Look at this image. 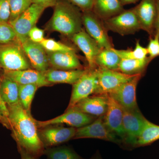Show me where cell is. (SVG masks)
I'll return each instance as SVG.
<instances>
[{"mask_svg":"<svg viewBox=\"0 0 159 159\" xmlns=\"http://www.w3.org/2000/svg\"><path fill=\"white\" fill-rule=\"evenodd\" d=\"M139 1L140 0H119L120 2L123 6L125 5H129V4H134Z\"/></svg>","mask_w":159,"mask_h":159,"instance_id":"obj_41","label":"cell"},{"mask_svg":"<svg viewBox=\"0 0 159 159\" xmlns=\"http://www.w3.org/2000/svg\"><path fill=\"white\" fill-rule=\"evenodd\" d=\"M19 85L16 82L2 75L0 94L6 106L19 102Z\"/></svg>","mask_w":159,"mask_h":159,"instance_id":"obj_23","label":"cell"},{"mask_svg":"<svg viewBox=\"0 0 159 159\" xmlns=\"http://www.w3.org/2000/svg\"><path fill=\"white\" fill-rule=\"evenodd\" d=\"M10 17L9 22L13 21L32 4L31 0H9Z\"/></svg>","mask_w":159,"mask_h":159,"instance_id":"obj_29","label":"cell"},{"mask_svg":"<svg viewBox=\"0 0 159 159\" xmlns=\"http://www.w3.org/2000/svg\"><path fill=\"white\" fill-rule=\"evenodd\" d=\"M98 88L95 94L106 95L138 75H127L118 70L97 68Z\"/></svg>","mask_w":159,"mask_h":159,"instance_id":"obj_8","label":"cell"},{"mask_svg":"<svg viewBox=\"0 0 159 159\" xmlns=\"http://www.w3.org/2000/svg\"><path fill=\"white\" fill-rule=\"evenodd\" d=\"M157 15L155 24L154 35H157L159 37V0H157Z\"/></svg>","mask_w":159,"mask_h":159,"instance_id":"obj_39","label":"cell"},{"mask_svg":"<svg viewBox=\"0 0 159 159\" xmlns=\"http://www.w3.org/2000/svg\"><path fill=\"white\" fill-rule=\"evenodd\" d=\"M17 39L11 25L8 23L0 22V43H6Z\"/></svg>","mask_w":159,"mask_h":159,"instance_id":"obj_32","label":"cell"},{"mask_svg":"<svg viewBox=\"0 0 159 159\" xmlns=\"http://www.w3.org/2000/svg\"><path fill=\"white\" fill-rule=\"evenodd\" d=\"M142 74H138L129 81L119 86L108 95L112 97L125 109L138 108L136 100V89Z\"/></svg>","mask_w":159,"mask_h":159,"instance_id":"obj_11","label":"cell"},{"mask_svg":"<svg viewBox=\"0 0 159 159\" xmlns=\"http://www.w3.org/2000/svg\"><path fill=\"white\" fill-rule=\"evenodd\" d=\"M21 45L31 67L43 74L49 70L47 52L40 43L33 42L28 38Z\"/></svg>","mask_w":159,"mask_h":159,"instance_id":"obj_15","label":"cell"},{"mask_svg":"<svg viewBox=\"0 0 159 159\" xmlns=\"http://www.w3.org/2000/svg\"><path fill=\"white\" fill-rule=\"evenodd\" d=\"M2 76H1L0 74V87H1V81H2ZM0 108L4 116L8 119V116H9V111H8V108L6 103L3 101L1 97V94H0Z\"/></svg>","mask_w":159,"mask_h":159,"instance_id":"obj_38","label":"cell"},{"mask_svg":"<svg viewBox=\"0 0 159 159\" xmlns=\"http://www.w3.org/2000/svg\"><path fill=\"white\" fill-rule=\"evenodd\" d=\"M83 25L88 33L93 39L102 49L113 48L103 21L92 11L82 12Z\"/></svg>","mask_w":159,"mask_h":159,"instance_id":"obj_5","label":"cell"},{"mask_svg":"<svg viewBox=\"0 0 159 159\" xmlns=\"http://www.w3.org/2000/svg\"><path fill=\"white\" fill-rule=\"evenodd\" d=\"M97 68L86 69L85 73L73 84L67 109L74 107L80 100L87 98L92 94H96L98 85Z\"/></svg>","mask_w":159,"mask_h":159,"instance_id":"obj_4","label":"cell"},{"mask_svg":"<svg viewBox=\"0 0 159 159\" xmlns=\"http://www.w3.org/2000/svg\"><path fill=\"white\" fill-rule=\"evenodd\" d=\"M45 9L42 6L32 4L19 17L9 23L13 28L18 40L21 43L29 38V31L35 26Z\"/></svg>","mask_w":159,"mask_h":159,"instance_id":"obj_7","label":"cell"},{"mask_svg":"<svg viewBox=\"0 0 159 159\" xmlns=\"http://www.w3.org/2000/svg\"><path fill=\"white\" fill-rule=\"evenodd\" d=\"M124 10L119 0H94L92 11L104 20L116 16Z\"/></svg>","mask_w":159,"mask_h":159,"instance_id":"obj_22","label":"cell"},{"mask_svg":"<svg viewBox=\"0 0 159 159\" xmlns=\"http://www.w3.org/2000/svg\"><path fill=\"white\" fill-rule=\"evenodd\" d=\"M22 157V159H34L31 157L29 156L28 155L25 154H24L23 155Z\"/></svg>","mask_w":159,"mask_h":159,"instance_id":"obj_42","label":"cell"},{"mask_svg":"<svg viewBox=\"0 0 159 159\" xmlns=\"http://www.w3.org/2000/svg\"><path fill=\"white\" fill-rule=\"evenodd\" d=\"M159 140V125L146 120L138 141L137 146L150 145Z\"/></svg>","mask_w":159,"mask_h":159,"instance_id":"obj_26","label":"cell"},{"mask_svg":"<svg viewBox=\"0 0 159 159\" xmlns=\"http://www.w3.org/2000/svg\"><path fill=\"white\" fill-rule=\"evenodd\" d=\"M32 4H36L45 9L54 7L59 0H31Z\"/></svg>","mask_w":159,"mask_h":159,"instance_id":"obj_37","label":"cell"},{"mask_svg":"<svg viewBox=\"0 0 159 159\" xmlns=\"http://www.w3.org/2000/svg\"><path fill=\"white\" fill-rule=\"evenodd\" d=\"M0 122L2 124L3 126H5L6 128L10 129H11L9 119L4 116L1 110V108H0Z\"/></svg>","mask_w":159,"mask_h":159,"instance_id":"obj_40","label":"cell"},{"mask_svg":"<svg viewBox=\"0 0 159 159\" xmlns=\"http://www.w3.org/2000/svg\"><path fill=\"white\" fill-rule=\"evenodd\" d=\"M71 39L85 55L88 63V68L90 69L97 68L95 64V60L97 55L102 49L99 47L97 42L84 29L73 35Z\"/></svg>","mask_w":159,"mask_h":159,"instance_id":"obj_16","label":"cell"},{"mask_svg":"<svg viewBox=\"0 0 159 159\" xmlns=\"http://www.w3.org/2000/svg\"><path fill=\"white\" fill-rule=\"evenodd\" d=\"M50 159H80L77 154L66 148L53 149L48 152Z\"/></svg>","mask_w":159,"mask_h":159,"instance_id":"obj_31","label":"cell"},{"mask_svg":"<svg viewBox=\"0 0 159 159\" xmlns=\"http://www.w3.org/2000/svg\"><path fill=\"white\" fill-rule=\"evenodd\" d=\"M2 75L16 82L19 85L33 84L40 88L52 84L47 80L44 74L34 69L17 71L3 70Z\"/></svg>","mask_w":159,"mask_h":159,"instance_id":"obj_17","label":"cell"},{"mask_svg":"<svg viewBox=\"0 0 159 159\" xmlns=\"http://www.w3.org/2000/svg\"><path fill=\"white\" fill-rule=\"evenodd\" d=\"M39 87L35 84L19 85V101L23 108L31 114V104L32 100Z\"/></svg>","mask_w":159,"mask_h":159,"instance_id":"obj_27","label":"cell"},{"mask_svg":"<svg viewBox=\"0 0 159 159\" xmlns=\"http://www.w3.org/2000/svg\"><path fill=\"white\" fill-rule=\"evenodd\" d=\"M96 95L80 100L73 107L91 116L99 117L104 116L108 106L107 95Z\"/></svg>","mask_w":159,"mask_h":159,"instance_id":"obj_20","label":"cell"},{"mask_svg":"<svg viewBox=\"0 0 159 159\" xmlns=\"http://www.w3.org/2000/svg\"><path fill=\"white\" fill-rule=\"evenodd\" d=\"M40 44L48 52L75 51V49L72 47L51 39H44Z\"/></svg>","mask_w":159,"mask_h":159,"instance_id":"obj_30","label":"cell"},{"mask_svg":"<svg viewBox=\"0 0 159 159\" xmlns=\"http://www.w3.org/2000/svg\"><path fill=\"white\" fill-rule=\"evenodd\" d=\"M86 70H60L50 69L44 74L50 83H64L74 84L79 79Z\"/></svg>","mask_w":159,"mask_h":159,"instance_id":"obj_21","label":"cell"},{"mask_svg":"<svg viewBox=\"0 0 159 159\" xmlns=\"http://www.w3.org/2000/svg\"><path fill=\"white\" fill-rule=\"evenodd\" d=\"M10 14L9 0H0V22L9 23Z\"/></svg>","mask_w":159,"mask_h":159,"instance_id":"obj_34","label":"cell"},{"mask_svg":"<svg viewBox=\"0 0 159 159\" xmlns=\"http://www.w3.org/2000/svg\"><path fill=\"white\" fill-rule=\"evenodd\" d=\"M82 11L93 10L94 0H68Z\"/></svg>","mask_w":159,"mask_h":159,"instance_id":"obj_35","label":"cell"},{"mask_svg":"<svg viewBox=\"0 0 159 159\" xmlns=\"http://www.w3.org/2000/svg\"><path fill=\"white\" fill-rule=\"evenodd\" d=\"M107 95L108 106L103 118L104 124L111 132L124 140L125 133L123 126V107L116 99Z\"/></svg>","mask_w":159,"mask_h":159,"instance_id":"obj_14","label":"cell"},{"mask_svg":"<svg viewBox=\"0 0 159 159\" xmlns=\"http://www.w3.org/2000/svg\"><path fill=\"white\" fill-rule=\"evenodd\" d=\"M147 120L139 108L135 110L123 108V126L125 133L124 141L127 144L136 146Z\"/></svg>","mask_w":159,"mask_h":159,"instance_id":"obj_9","label":"cell"},{"mask_svg":"<svg viewBox=\"0 0 159 159\" xmlns=\"http://www.w3.org/2000/svg\"><path fill=\"white\" fill-rule=\"evenodd\" d=\"M31 67L21 43L17 39L0 43V68L4 71H17Z\"/></svg>","mask_w":159,"mask_h":159,"instance_id":"obj_3","label":"cell"},{"mask_svg":"<svg viewBox=\"0 0 159 159\" xmlns=\"http://www.w3.org/2000/svg\"><path fill=\"white\" fill-rule=\"evenodd\" d=\"M152 60L149 57L142 60L121 59L118 71L127 75L143 74Z\"/></svg>","mask_w":159,"mask_h":159,"instance_id":"obj_25","label":"cell"},{"mask_svg":"<svg viewBox=\"0 0 159 159\" xmlns=\"http://www.w3.org/2000/svg\"><path fill=\"white\" fill-rule=\"evenodd\" d=\"M77 128L74 127H45L38 132L43 144L48 145H58L74 138Z\"/></svg>","mask_w":159,"mask_h":159,"instance_id":"obj_19","label":"cell"},{"mask_svg":"<svg viewBox=\"0 0 159 159\" xmlns=\"http://www.w3.org/2000/svg\"><path fill=\"white\" fill-rule=\"evenodd\" d=\"M147 51L149 57L152 60L156 57L159 56V37L157 35H154L153 37L151 38L147 47Z\"/></svg>","mask_w":159,"mask_h":159,"instance_id":"obj_33","label":"cell"},{"mask_svg":"<svg viewBox=\"0 0 159 159\" xmlns=\"http://www.w3.org/2000/svg\"><path fill=\"white\" fill-rule=\"evenodd\" d=\"M102 21L107 31L122 36L135 34L141 29L133 8L124 10L116 16Z\"/></svg>","mask_w":159,"mask_h":159,"instance_id":"obj_6","label":"cell"},{"mask_svg":"<svg viewBox=\"0 0 159 159\" xmlns=\"http://www.w3.org/2000/svg\"><path fill=\"white\" fill-rule=\"evenodd\" d=\"M133 9L141 29L147 32L150 38L153 37L157 15V0H141Z\"/></svg>","mask_w":159,"mask_h":159,"instance_id":"obj_12","label":"cell"},{"mask_svg":"<svg viewBox=\"0 0 159 159\" xmlns=\"http://www.w3.org/2000/svg\"><path fill=\"white\" fill-rule=\"evenodd\" d=\"M44 31L40 29L36 26L31 29L29 31L28 36L29 39L34 43H40L44 39Z\"/></svg>","mask_w":159,"mask_h":159,"instance_id":"obj_36","label":"cell"},{"mask_svg":"<svg viewBox=\"0 0 159 159\" xmlns=\"http://www.w3.org/2000/svg\"><path fill=\"white\" fill-rule=\"evenodd\" d=\"M113 48L101 50L95 60L97 67L118 70L121 58L114 51Z\"/></svg>","mask_w":159,"mask_h":159,"instance_id":"obj_24","label":"cell"},{"mask_svg":"<svg viewBox=\"0 0 159 159\" xmlns=\"http://www.w3.org/2000/svg\"><path fill=\"white\" fill-rule=\"evenodd\" d=\"M49 65L60 70H81L82 66L75 51H47Z\"/></svg>","mask_w":159,"mask_h":159,"instance_id":"obj_18","label":"cell"},{"mask_svg":"<svg viewBox=\"0 0 159 159\" xmlns=\"http://www.w3.org/2000/svg\"><path fill=\"white\" fill-rule=\"evenodd\" d=\"M102 116L99 117L88 125L77 128L74 139H97L118 143L120 140L107 128Z\"/></svg>","mask_w":159,"mask_h":159,"instance_id":"obj_13","label":"cell"},{"mask_svg":"<svg viewBox=\"0 0 159 159\" xmlns=\"http://www.w3.org/2000/svg\"><path fill=\"white\" fill-rule=\"evenodd\" d=\"M8 119L13 138L21 147L28 152L39 154L42 151L43 144L40 139L35 120L20 103L7 105Z\"/></svg>","mask_w":159,"mask_h":159,"instance_id":"obj_1","label":"cell"},{"mask_svg":"<svg viewBox=\"0 0 159 159\" xmlns=\"http://www.w3.org/2000/svg\"><path fill=\"white\" fill-rule=\"evenodd\" d=\"M113 50L121 59H145L148 57V51L147 48L142 47L140 44L139 40L137 41L135 47L133 50L130 49L127 50H118L113 48Z\"/></svg>","mask_w":159,"mask_h":159,"instance_id":"obj_28","label":"cell"},{"mask_svg":"<svg viewBox=\"0 0 159 159\" xmlns=\"http://www.w3.org/2000/svg\"><path fill=\"white\" fill-rule=\"evenodd\" d=\"M94 119L93 116L72 107L67 109L65 113L54 119L45 121H35L38 128H43L51 125L66 124L71 127L79 128L88 125L93 122Z\"/></svg>","mask_w":159,"mask_h":159,"instance_id":"obj_10","label":"cell"},{"mask_svg":"<svg viewBox=\"0 0 159 159\" xmlns=\"http://www.w3.org/2000/svg\"><path fill=\"white\" fill-rule=\"evenodd\" d=\"M47 29L71 38L82 31V12L76 6L66 0H59L54 6Z\"/></svg>","mask_w":159,"mask_h":159,"instance_id":"obj_2","label":"cell"}]
</instances>
